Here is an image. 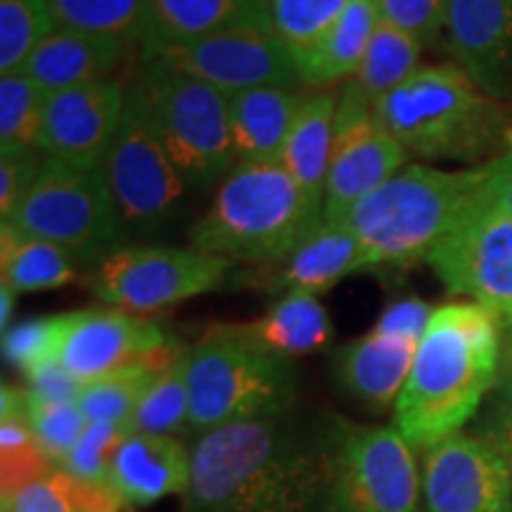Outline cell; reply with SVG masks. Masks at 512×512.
I'll list each match as a JSON object with an SVG mask.
<instances>
[{
  "mask_svg": "<svg viewBox=\"0 0 512 512\" xmlns=\"http://www.w3.org/2000/svg\"><path fill=\"white\" fill-rule=\"evenodd\" d=\"M330 434L306 437L285 415L202 432L190 451L185 512H320Z\"/></svg>",
  "mask_w": 512,
  "mask_h": 512,
  "instance_id": "1",
  "label": "cell"
},
{
  "mask_svg": "<svg viewBox=\"0 0 512 512\" xmlns=\"http://www.w3.org/2000/svg\"><path fill=\"white\" fill-rule=\"evenodd\" d=\"M498 318L472 302L434 309L394 406V427L413 448L463 430L498 380Z\"/></svg>",
  "mask_w": 512,
  "mask_h": 512,
  "instance_id": "2",
  "label": "cell"
},
{
  "mask_svg": "<svg viewBox=\"0 0 512 512\" xmlns=\"http://www.w3.org/2000/svg\"><path fill=\"white\" fill-rule=\"evenodd\" d=\"M375 112L408 157L491 162L512 147L501 102L479 91L458 64L420 67Z\"/></svg>",
  "mask_w": 512,
  "mask_h": 512,
  "instance_id": "3",
  "label": "cell"
},
{
  "mask_svg": "<svg viewBox=\"0 0 512 512\" xmlns=\"http://www.w3.org/2000/svg\"><path fill=\"white\" fill-rule=\"evenodd\" d=\"M496 159L456 171L408 164L354 204L339 223L356 233L366 271L427 261L494 174Z\"/></svg>",
  "mask_w": 512,
  "mask_h": 512,
  "instance_id": "4",
  "label": "cell"
},
{
  "mask_svg": "<svg viewBox=\"0 0 512 512\" xmlns=\"http://www.w3.org/2000/svg\"><path fill=\"white\" fill-rule=\"evenodd\" d=\"M323 223L280 162H240L190 228V247L230 264H280Z\"/></svg>",
  "mask_w": 512,
  "mask_h": 512,
  "instance_id": "5",
  "label": "cell"
},
{
  "mask_svg": "<svg viewBox=\"0 0 512 512\" xmlns=\"http://www.w3.org/2000/svg\"><path fill=\"white\" fill-rule=\"evenodd\" d=\"M297 368L249 342L233 325H214L188 356V425L209 432L230 422L287 415Z\"/></svg>",
  "mask_w": 512,
  "mask_h": 512,
  "instance_id": "6",
  "label": "cell"
},
{
  "mask_svg": "<svg viewBox=\"0 0 512 512\" xmlns=\"http://www.w3.org/2000/svg\"><path fill=\"white\" fill-rule=\"evenodd\" d=\"M133 86L185 188L204 192L233 171L230 95L155 62L143 64Z\"/></svg>",
  "mask_w": 512,
  "mask_h": 512,
  "instance_id": "7",
  "label": "cell"
},
{
  "mask_svg": "<svg viewBox=\"0 0 512 512\" xmlns=\"http://www.w3.org/2000/svg\"><path fill=\"white\" fill-rule=\"evenodd\" d=\"M0 226L53 242L76 261L105 259L126 240L105 169H79L55 159L43 162L31 188Z\"/></svg>",
  "mask_w": 512,
  "mask_h": 512,
  "instance_id": "8",
  "label": "cell"
},
{
  "mask_svg": "<svg viewBox=\"0 0 512 512\" xmlns=\"http://www.w3.org/2000/svg\"><path fill=\"white\" fill-rule=\"evenodd\" d=\"M418 494L413 446L396 427L342 422L330 432L320 512H415Z\"/></svg>",
  "mask_w": 512,
  "mask_h": 512,
  "instance_id": "9",
  "label": "cell"
},
{
  "mask_svg": "<svg viewBox=\"0 0 512 512\" xmlns=\"http://www.w3.org/2000/svg\"><path fill=\"white\" fill-rule=\"evenodd\" d=\"M427 264L448 294L470 297L472 304L512 323V214L498 202L491 178L432 249Z\"/></svg>",
  "mask_w": 512,
  "mask_h": 512,
  "instance_id": "10",
  "label": "cell"
},
{
  "mask_svg": "<svg viewBox=\"0 0 512 512\" xmlns=\"http://www.w3.org/2000/svg\"><path fill=\"white\" fill-rule=\"evenodd\" d=\"M233 266L192 247L124 245L98 261L88 275V290L114 309L143 316L214 292Z\"/></svg>",
  "mask_w": 512,
  "mask_h": 512,
  "instance_id": "11",
  "label": "cell"
},
{
  "mask_svg": "<svg viewBox=\"0 0 512 512\" xmlns=\"http://www.w3.org/2000/svg\"><path fill=\"white\" fill-rule=\"evenodd\" d=\"M102 169L126 238L162 230L188 192L166 155L136 86H128L124 117Z\"/></svg>",
  "mask_w": 512,
  "mask_h": 512,
  "instance_id": "12",
  "label": "cell"
},
{
  "mask_svg": "<svg viewBox=\"0 0 512 512\" xmlns=\"http://www.w3.org/2000/svg\"><path fill=\"white\" fill-rule=\"evenodd\" d=\"M147 62L209 83L226 95L261 86L292 91L304 86L290 48L275 34L273 24H247L166 46L145 57L143 64Z\"/></svg>",
  "mask_w": 512,
  "mask_h": 512,
  "instance_id": "13",
  "label": "cell"
},
{
  "mask_svg": "<svg viewBox=\"0 0 512 512\" xmlns=\"http://www.w3.org/2000/svg\"><path fill=\"white\" fill-rule=\"evenodd\" d=\"M406 159V150L384 128L373 102L358 91L354 81L344 83L337 93L335 140L325 183L323 221H342L354 204L399 174Z\"/></svg>",
  "mask_w": 512,
  "mask_h": 512,
  "instance_id": "14",
  "label": "cell"
},
{
  "mask_svg": "<svg viewBox=\"0 0 512 512\" xmlns=\"http://www.w3.org/2000/svg\"><path fill=\"white\" fill-rule=\"evenodd\" d=\"M420 491L425 512H510L512 467L489 439L458 432L427 448Z\"/></svg>",
  "mask_w": 512,
  "mask_h": 512,
  "instance_id": "15",
  "label": "cell"
},
{
  "mask_svg": "<svg viewBox=\"0 0 512 512\" xmlns=\"http://www.w3.org/2000/svg\"><path fill=\"white\" fill-rule=\"evenodd\" d=\"M128 88L105 79L48 95L41 155L55 162L102 169L126 110Z\"/></svg>",
  "mask_w": 512,
  "mask_h": 512,
  "instance_id": "16",
  "label": "cell"
},
{
  "mask_svg": "<svg viewBox=\"0 0 512 512\" xmlns=\"http://www.w3.org/2000/svg\"><path fill=\"white\" fill-rule=\"evenodd\" d=\"M169 344L155 320L124 309L64 313L60 363L76 382L88 384L136 363Z\"/></svg>",
  "mask_w": 512,
  "mask_h": 512,
  "instance_id": "17",
  "label": "cell"
},
{
  "mask_svg": "<svg viewBox=\"0 0 512 512\" xmlns=\"http://www.w3.org/2000/svg\"><path fill=\"white\" fill-rule=\"evenodd\" d=\"M444 36L479 91L512 100V0H451Z\"/></svg>",
  "mask_w": 512,
  "mask_h": 512,
  "instance_id": "18",
  "label": "cell"
},
{
  "mask_svg": "<svg viewBox=\"0 0 512 512\" xmlns=\"http://www.w3.org/2000/svg\"><path fill=\"white\" fill-rule=\"evenodd\" d=\"M190 451L171 434L128 432L110 465V486L124 503L150 505L185 494Z\"/></svg>",
  "mask_w": 512,
  "mask_h": 512,
  "instance_id": "19",
  "label": "cell"
},
{
  "mask_svg": "<svg viewBox=\"0 0 512 512\" xmlns=\"http://www.w3.org/2000/svg\"><path fill=\"white\" fill-rule=\"evenodd\" d=\"M415 339L370 330L335 351L332 370L344 392L373 408L396 406L403 384L411 373Z\"/></svg>",
  "mask_w": 512,
  "mask_h": 512,
  "instance_id": "20",
  "label": "cell"
},
{
  "mask_svg": "<svg viewBox=\"0 0 512 512\" xmlns=\"http://www.w3.org/2000/svg\"><path fill=\"white\" fill-rule=\"evenodd\" d=\"M128 48L131 46L119 38L57 27L34 50L22 72L46 95H53L83 83L114 79L112 74L121 67Z\"/></svg>",
  "mask_w": 512,
  "mask_h": 512,
  "instance_id": "21",
  "label": "cell"
},
{
  "mask_svg": "<svg viewBox=\"0 0 512 512\" xmlns=\"http://www.w3.org/2000/svg\"><path fill=\"white\" fill-rule=\"evenodd\" d=\"M271 0H150L140 60L176 43L247 24H271Z\"/></svg>",
  "mask_w": 512,
  "mask_h": 512,
  "instance_id": "22",
  "label": "cell"
},
{
  "mask_svg": "<svg viewBox=\"0 0 512 512\" xmlns=\"http://www.w3.org/2000/svg\"><path fill=\"white\" fill-rule=\"evenodd\" d=\"M304 95L302 91L278 86H261L230 95V138L238 164L278 162Z\"/></svg>",
  "mask_w": 512,
  "mask_h": 512,
  "instance_id": "23",
  "label": "cell"
},
{
  "mask_svg": "<svg viewBox=\"0 0 512 512\" xmlns=\"http://www.w3.org/2000/svg\"><path fill=\"white\" fill-rule=\"evenodd\" d=\"M358 271H366V266L354 230L344 223L323 221L285 261H280L271 287L283 294L309 292L318 297Z\"/></svg>",
  "mask_w": 512,
  "mask_h": 512,
  "instance_id": "24",
  "label": "cell"
},
{
  "mask_svg": "<svg viewBox=\"0 0 512 512\" xmlns=\"http://www.w3.org/2000/svg\"><path fill=\"white\" fill-rule=\"evenodd\" d=\"M337 93L313 91L304 95L302 107L287 133L278 162L297 181L311 204L323 209L328 183L332 140H335Z\"/></svg>",
  "mask_w": 512,
  "mask_h": 512,
  "instance_id": "25",
  "label": "cell"
},
{
  "mask_svg": "<svg viewBox=\"0 0 512 512\" xmlns=\"http://www.w3.org/2000/svg\"><path fill=\"white\" fill-rule=\"evenodd\" d=\"M380 12L375 0H351L335 27L316 46L294 57L299 79L309 88H325L332 83L354 79L370 46Z\"/></svg>",
  "mask_w": 512,
  "mask_h": 512,
  "instance_id": "26",
  "label": "cell"
},
{
  "mask_svg": "<svg viewBox=\"0 0 512 512\" xmlns=\"http://www.w3.org/2000/svg\"><path fill=\"white\" fill-rule=\"evenodd\" d=\"M233 328L256 347L285 358L313 354L332 339L328 311L309 292H285L264 316Z\"/></svg>",
  "mask_w": 512,
  "mask_h": 512,
  "instance_id": "27",
  "label": "cell"
},
{
  "mask_svg": "<svg viewBox=\"0 0 512 512\" xmlns=\"http://www.w3.org/2000/svg\"><path fill=\"white\" fill-rule=\"evenodd\" d=\"M181 351L183 347L166 344L155 354L140 358L136 363H128V366L114 370V373L100 377V380L83 384L76 406L81 408L88 422L105 420L128 425L140 399L152 387V382L157 380V375L166 366H171Z\"/></svg>",
  "mask_w": 512,
  "mask_h": 512,
  "instance_id": "28",
  "label": "cell"
},
{
  "mask_svg": "<svg viewBox=\"0 0 512 512\" xmlns=\"http://www.w3.org/2000/svg\"><path fill=\"white\" fill-rule=\"evenodd\" d=\"M0 271V283L17 294L57 290L76 278V259L53 242L0 226Z\"/></svg>",
  "mask_w": 512,
  "mask_h": 512,
  "instance_id": "29",
  "label": "cell"
},
{
  "mask_svg": "<svg viewBox=\"0 0 512 512\" xmlns=\"http://www.w3.org/2000/svg\"><path fill=\"white\" fill-rule=\"evenodd\" d=\"M121 505L110 484L83 482L62 467L3 494V512H119Z\"/></svg>",
  "mask_w": 512,
  "mask_h": 512,
  "instance_id": "30",
  "label": "cell"
},
{
  "mask_svg": "<svg viewBox=\"0 0 512 512\" xmlns=\"http://www.w3.org/2000/svg\"><path fill=\"white\" fill-rule=\"evenodd\" d=\"M422 48L425 43L418 36L380 19L373 38H370L366 57L351 81L375 105L377 100L396 91L401 83H406L418 72Z\"/></svg>",
  "mask_w": 512,
  "mask_h": 512,
  "instance_id": "31",
  "label": "cell"
},
{
  "mask_svg": "<svg viewBox=\"0 0 512 512\" xmlns=\"http://www.w3.org/2000/svg\"><path fill=\"white\" fill-rule=\"evenodd\" d=\"M57 27L119 38L140 48L150 17V0H48Z\"/></svg>",
  "mask_w": 512,
  "mask_h": 512,
  "instance_id": "32",
  "label": "cell"
},
{
  "mask_svg": "<svg viewBox=\"0 0 512 512\" xmlns=\"http://www.w3.org/2000/svg\"><path fill=\"white\" fill-rule=\"evenodd\" d=\"M48 95L24 72L0 76V157L41 152Z\"/></svg>",
  "mask_w": 512,
  "mask_h": 512,
  "instance_id": "33",
  "label": "cell"
},
{
  "mask_svg": "<svg viewBox=\"0 0 512 512\" xmlns=\"http://www.w3.org/2000/svg\"><path fill=\"white\" fill-rule=\"evenodd\" d=\"M55 29L57 19L48 0H0V74L22 72Z\"/></svg>",
  "mask_w": 512,
  "mask_h": 512,
  "instance_id": "34",
  "label": "cell"
},
{
  "mask_svg": "<svg viewBox=\"0 0 512 512\" xmlns=\"http://www.w3.org/2000/svg\"><path fill=\"white\" fill-rule=\"evenodd\" d=\"M188 356L183 349L171 366H166L140 399L128 430L143 434H174L188 422Z\"/></svg>",
  "mask_w": 512,
  "mask_h": 512,
  "instance_id": "35",
  "label": "cell"
},
{
  "mask_svg": "<svg viewBox=\"0 0 512 512\" xmlns=\"http://www.w3.org/2000/svg\"><path fill=\"white\" fill-rule=\"evenodd\" d=\"M351 0H271L268 15L275 34L283 38L292 57L302 55L335 27Z\"/></svg>",
  "mask_w": 512,
  "mask_h": 512,
  "instance_id": "36",
  "label": "cell"
},
{
  "mask_svg": "<svg viewBox=\"0 0 512 512\" xmlns=\"http://www.w3.org/2000/svg\"><path fill=\"white\" fill-rule=\"evenodd\" d=\"M29 394V389H27ZM29 425L41 446V451L60 467L67 460L81 434L86 432L88 420L74 403H46L29 394Z\"/></svg>",
  "mask_w": 512,
  "mask_h": 512,
  "instance_id": "37",
  "label": "cell"
},
{
  "mask_svg": "<svg viewBox=\"0 0 512 512\" xmlns=\"http://www.w3.org/2000/svg\"><path fill=\"white\" fill-rule=\"evenodd\" d=\"M64 328L62 316H43L22 320V323L10 325L3 332V356L17 370H22L27 377L31 370H36L43 363L53 361L60 354Z\"/></svg>",
  "mask_w": 512,
  "mask_h": 512,
  "instance_id": "38",
  "label": "cell"
},
{
  "mask_svg": "<svg viewBox=\"0 0 512 512\" xmlns=\"http://www.w3.org/2000/svg\"><path fill=\"white\" fill-rule=\"evenodd\" d=\"M128 432H131L128 425H121V422H88L79 444L60 467L83 482L110 484L112 458Z\"/></svg>",
  "mask_w": 512,
  "mask_h": 512,
  "instance_id": "39",
  "label": "cell"
},
{
  "mask_svg": "<svg viewBox=\"0 0 512 512\" xmlns=\"http://www.w3.org/2000/svg\"><path fill=\"white\" fill-rule=\"evenodd\" d=\"M375 5L384 22L418 36L425 46H432L444 34L451 0H375Z\"/></svg>",
  "mask_w": 512,
  "mask_h": 512,
  "instance_id": "40",
  "label": "cell"
},
{
  "mask_svg": "<svg viewBox=\"0 0 512 512\" xmlns=\"http://www.w3.org/2000/svg\"><path fill=\"white\" fill-rule=\"evenodd\" d=\"M46 157L41 152L0 157V219L8 221L12 211L31 188Z\"/></svg>",
  "mask_w": 512,
  "mask_h": 512,
  "instance_id": "41",
  "label": "cell"
},
{
  "mask_svg": "<svg viewBox=\"0 0 512 512\" xmlns=\"http://www.w3.org/2000/svg\"><path fill=\"white\" fill-rule=\"evenodd\" d=\"M432 313L434 309H430L422 299H415V297L401 299V302L389 304L387 309L382 311V316L377 318L375 323V330L420 342L422 335H425L427 325H430Z\"/></svg>",
  "mask_w": 512,
  "mask_h": 512,
  "instance_id": "42",
  "label": "cell"
},
{
  "mask_svg": "<svg viewBox=\"0 0 512 512\" xmlns=\"http://www.w3.org/2000/svg\"><path fill=\"white\" fill-rule=\"evenodd\" d=\"M29 394L46 403H74L79 399L81 384L64 370L60 358L43 363L27 375Z\"/></svg>",
  "mask_w": 512,
  "mask_h": 512,
  "instance_id": "43",
  "label": "cell"
},
{
  "mask_svg": "<svg viewBox=\"0 0 512 512\" xmlns=\"http://www.w3.org/2000/svg\"><path fill=\"white\" fill-rule=\"evenodd\" d=\"M491 188H494L498 202L512 214V147L505 155L496 159L494 176H491Z\"/></svg>",
  "mask_w": 512,
  "mask_h": 512,
  "instance_id": "44",
  "label": "cell"
},
{
  "mask_svg": "<svg viewBox=\"0 0 512 512\" xmlns=\"http://www.w3.org/2000/svg\"><path fill=\"white\" fill-rule=\"evenodd\" d=\"M512 434V370L498 387V403L494 411V430L491 434Z\"/></svg>",
  "mask_w": 512,
  "mask_h": 512,
  "instance_id": "45",
  "label": "cell"
},
{
  "mask_svg": "<svg viewBox=\"0 0 512 512\" xmlns=\"http://www.w3.org/2000/svg\"><path fill=\"white\" fill-rule=\"evenodd\" d=\"M15 302L17 292H12L8 285L0 283V328H3V332L10 328L12 313H15Z\"/></svg>",
  "mask_w": 512,
  "mask_h": 512,
  "instance_id": "46",
  "label": "cell"
},
{
  "mask_svg": "<svg viewBox=\"0 0 512 512\" xmlns=\"http://www.w3.org/2000/svg\"><path fill=\"white\" fill-rule=\"evenodd\" d=\"M489 441L503 453L505 458H508V463L512 467V434L510 432L508 434H491Z\"/></svg>",
  "mask_w": 512,
  "mask_h": 512,
  "instance_id": "47",
  "label": "cell"
}]
</instances>
